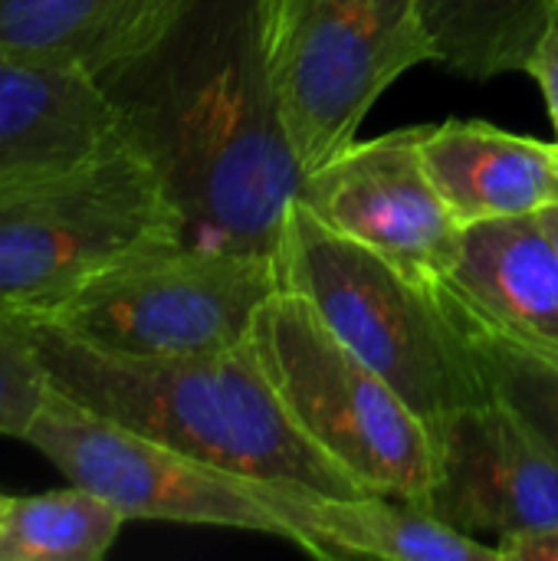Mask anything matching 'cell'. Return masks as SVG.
I'll list each match as a JSON object with an SVG mask.
<instances>
[{"instance_id":"1","label":"cell","mask_w":558,"mask_h":561,"mask_svg":"<svg viewBox=\"0 0 558 561\" xmlns=\"http://www.w3.org/2000/svg\"><path fill=\"white\" fill-rule=\"evenodd\" d=\"M102 82L161 168L187 243L276 253L303 171L257 53L253 0H197L155 53Z\"/></svg>"},{"instance_id":"2","label":"cell","mask_w":558,"mask_h":561,"mask_svg":"<svg viewBox=\"0 0 558 561\" xmlns=\"http://www.w3.org/2000/svg\"><path fill=\"white\" fill-rule=\"evenodd\" d=\"M26 325L46 381L102 417L237 477L365 493L293 427L250 342L210 355L138 358L89 345L49 322L26 319Z\"/></svg>"},{"instance_id":"3","label":"cell","mask_w":558,"mask_h":561,"mask_svg":"<svg viewBox=\"0 0 558 561\" xmlns=\"http://www.w3.org/2000/svg\"><path fill=\"white\" fill-rule=\"evenodd\" d=\"M276 270L280 289L306 299L326 329L428 424L493 401L441 289L411 279L372 247L332 230L299 197L280 230Z\"/></svg>"},{"instance_id":"4","label":"cell","mask_w":558,"mask_h":561,"mask_svg":"<svg viewBox=\"0 0 558 561\" xmlns=\"http://www.w3.org/2000/svg\"><path fill=\"white\" fill-rule=\"evenodd\" d=\"M178 243H187L184 214L135 138L86 164L0 184V309L43 312L102 270Z\"/></svg>"},{"instance_id":"5","label":"cell","mask_w":558,"mask_h":561,"mask_svg":"<svg viewBox=\"0 0 558 561\" xmlns=\"http://www.w3.org/2000/svg\"><path fill=\"white\" fill-rule=\"evenodd\" d=\"M250 352L293 427L365 493L418 503L434 483L428 421L296 293H273L250 329Z\"/></svg>"},{"instance_id":"6","label":"cell","mask_w":558,"mask_h":561,"mask_svg":"<svg viewBox=\"0 0 558 561\" xmlns=\"http://www.w3.org/2000/svg\"><path fill=\"white\" fill-rule=\"evenodd\" d=\"M253 33L303 174L355 141L395 79L434 62L418 0H253Z\"/></svg>"},{"instance_id":"7","label":"cell","mask_w":558,"mask_h":561,"mask_svg":"<svg viewBox=\"0 0 558 561\" xmlns=\"http://www.w3.org/2000/svg\"><path fill=\"white\" fill-rule=\"evenodd\" d=\"M273 293L276 253L178 243L128 256L23 319L118 355H210L247 345Z\"/></svg>"},{"instance_id":"8","label":"cell","mask_w":558,"mask_h":561,"mask_svg":"<svg viewBox=\"0 0 558 561\" xmlns=\"http://www.w3.org/2000/svg\"><path fill=\"white\" fill-rule=\"evenodd\" d=\"M23 444L39 450L66 483L109 500L128 523L217 526L286 539L283 523L253 496L250 480L184 457L69 394L46 388Z\"/></svg>"},{"instance_id":"9","label":"cell","mask_w":558,"mask_h":561,"mask_svg":"<svg viewBox=\"0 0 558 561\" xmlns=\"http://www.w3.org/2000/svg\"><path fill=\"white\" fill-rule=\"evenodd\" d=\"M424 125L352 141L303 174L299 201L332 230L372 247L411 279L437 286L454 266L464 227L434 187Z\"/></svg>"},{"instance_id":"10","label":"cell","mask_w":558,"mask_h":561,"mask_svg":"<svg viewBox=\"0 0 558 561\" xmlns=\"http://www.w3.org/2000/svg\"><path fill=\"white\" fill-rule=\"evenodd\" d=\"M428 427L434 483L421 510L497 549L558 526V457L516 411L493 398L451 411Z\"/></svg>"},{"instance_id":"11","label":"cell","mask_w":558,"mask_h":561,"mask_svg":"<svg viewBox=\"0 0 558 561\" xmlns=\"http://www.w3.org/2000/svg\"><path fill=\"white\" fill-rule=\"evenodd\" d=\"M128 138V115L99 76L0 53V184L86 164Z\"/></svg>"},{"instance_id":"12","label":"cell","mask_w":558,"mask_h":561,"mask_svg":"<svg viewBox=\"0 0 558 561\" xmlns=\"http://www.w3.org/2000/svg\"><path fill=\"white\" fill-rule=\"evenodd\" d=\"M250 490L283 523L286 542L316 559L503 561L497 546L470 539L418 503L395 496H342L273 480H250Z\"/></svg>"},{"instance_id":"13","label":"cell","mask_w":558,"mask_h":561,"mask_svg":"<svg viewBox=\"0 0 558 561\" xmlns=\"http://www.w3.org/2000/svg\"><path fill=\"white\" fill-rule=\"evenodd\" d=\"M441 286L483 322L558 365V247L539 214L464 227Z\"/></svg>"},{"instance_id":"14","label":"cell","mask_w":558,"mask_h":561,"mask_svg":"<svg viewBox=\"0 0 558 561\" xmlns=\"http://www.w3.org/2000/svg\"><path fill=\"white\" fill-rule=\"evenodd\" d=\"M424 164L460 227L529 217L558 204V141L480 118L424 125Z\"/></svg>"},{"instance_id":"15","label":"cell","mask_w":558,"mask_h":561,"mask_svg":"<svg viewBox=\"0 0 558 561\" xmlns=\"http://www.w3.org/2000/svg\"><path fill=\"white\" fill-rule=\"evenodd\" d=\"M197 0H0V53L99 79L155 53Z\"/></svg>"},{"instance_id":"16","label":"cell","mask_w":558,"mask_h":561,"mask_svg":"<svg viewBox=\"0 0 558 561\" xmlns=\"http://www.w3.org/2000/svg\"><path fill=\"white\" fill-rule=\"evenodd\" d=\"M558 0H418L434 62L464 79L526 72Z\"/></svg>"},{"instance_id":"17","label":"cell","mask_w":558,"mask_h":561,"mask_svg":"<svg viewBox=\"0 0 558 561\" xmlns=\"http://www.w3.org/2000/svg\"><path fill=\"white\" fill-rule=\"evenodd\" d=\"M128 519L99 493L69 483L36 496H10L0 516V561H99Z\"/></svg>"},{"instance_id":"18","label":"cell","mask_w":558,"mask_h":561,"mask_svg":"<svg viewBox=\"0 0 558 561\" xmlns=\"http://www.w3.org/2000/svg\"><path fill=\"white\" fill-rule=\"evenodd\" d=\"M441 289V299L460 332L470 342V352L490 385V394L523 417V424L558 457V365L536 355L533 348L513 342L474 309H467L451 289Z\"/></svg>"},{"instance_id":"19","label":"cell","mask_w":558,"mask_h":561,"mask_svg":"<svg viewBox=\"0 0 558 561\" xmlns=\"http://www.w3.org/2000/svg\"><path fill=\"white\" fill-rule=\"evenodd\" d=\"M46 371L23 316L0 309V437L23 440L46 398Z\"/></svg>"},{"instance_id":"20","label":"cell","mask_w":558,"mask_h":561,"mask_svg":"<svg viewBox=\"0 0 558 561\" xmlns=\"http://www.w3.org/2000/svg\"><path fill=\"white\" fill-rule=\"evenodd\" d=\"M526 72L539 82L543 89V99H546V108H549V122L556 128V141H558V3L549 16V26L536 46V53L529 56L526 62Z\"/></svg>"},{"instance_id":"21","label":"cell","mask_w":558,"mask_h":561,"mask_svg":"<svg viewBox=\"0 0 558 561\" xmlns=\"http://www.w3.org/2000/svg\"><path fill=\"white\" fill-rule=\"evenodd\" d=\"M500 556L503 561H558V526L503 542Z\"/></svg>"},{"instance_id":"22","label":"cell","mask_w":558,"mask_h":561,"mask_svg":"<svg viewBox=\"0 0 558 561\" xmlns=\"http://www.w3.org/2000/svg\"><path fill=\"white\" fill-rule=\"evenodd\" d=\"M539 220H543V227L549 230L553 243H556V247H558V204H553V207H546V210L539 214Z\"/></svg>"},{"instance_id":"23","label":"cell","mask_w":558,"mask_h":561,"mask_svg":"<svg viewBox=\"0 0 558 561\" xmlns=\"http://www.w3.org/2000/svg\"><path fill=\"white\" fill-rule=\"evenodd\" d=\"M7 500H10V496H7V493H0V516H3V510H7Z\"/></svg>"}]
</instances>
